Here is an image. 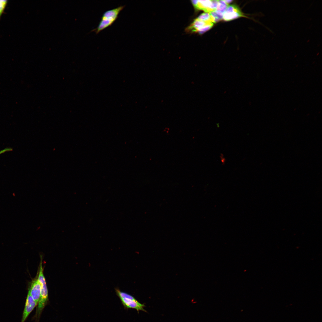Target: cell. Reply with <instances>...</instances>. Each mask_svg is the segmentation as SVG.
<instances>
[{
	"instance_id": "obj_1",
	"label": "cell",
	"mask_w": 322,
	"mask_h": 322,
	"mask_svg": "<svg viewBox=\"0 0 322 322\" xmlns=\"http://www.w3.org/2000/svg\"><path fill=\"white\" fill-rule=\"evenodd\" d=\"M125 6H120L104 12L97 27L91 31L95 32L96 34H97L101 31L111 26L118 18L119 14Z\"/></svg>"
},
{
	"instance_id": "obj_2",
	"label": "cell",
	"mask_w": 322,
	"mask_h": 322,
	"mask_svg": "<svg viewBox=\"0 0 322 322\" xmlns=\"http://www.w3.org/2000/svg\"><path fill=\"white\" fill-rule=\"evenodd\" d=\"M115 291L125 309H134L137 311L138 313L140 311L147 312L144 309V307H145V305L139 302L132 295L122 292L118 288H116Z\"/></svg>"
},
{
	"instance_id": "obj_3",
	"label": "cell",
	"mask_w": 322,
	"mask_h": 322,
	"mask_svg": "<svg viewBox=\"0 0 322 322\" xmlns=\"http://www.w3.org/2000/svg\"><path fill=\"white\" fill-rule=\"evenodd\" d=\"M42 260H41L38 279L41 286V293L38 304L36 313L41 315L48 301V291L43 272Z\"/></svg>"
},
{
	"instance_id": "obj_4",
	"label": "cell",
	"mask_w": 322,
	"mask_h": 322,
	"mask_svg": "<svg viewBox=\"0 0 322 322\" xmlns=\"http://www.w3.org/2000/svg\"><path fill=\"white\" fill-rule=\"evenodd\" d=\"M218 0H192L191 2L196 9L205 12L211 13L216 10Z\"/></svg>"
},
{
	"instance_id": "obj_5",
	"label": "cell",
	"mask_w": 322,
	"mask_h": 322,
	"mask_svg": "<svg viewBox=\"0 0 322 322\" xmlns=\"http://www.w3.org/2000/svg\"><path fill=\"white\" fill-rule=\"evenodd\" d=\"M213 24L212 22L204 21L196 18L188 27L187 29L191 32H197L202 34L211 28Z\"/></svg>"
},
{
	"instance_id": "obj_6",
	"label": "cell",
	"mask_w": 322,
	"mask_h": 322,
	"mask_svg": "<svg viewBox=\"0 0 322 322\" xmlns=\"http://www.w3.org/2000/svg\"><path fill=\"white\" fill-rule=\"evenodd\" d=\"M244 16L239 8L235 5L232 4L228 6L223 13V19L228 21Z\"/></svg>"
},
{
	"instance_id": "obj_7",
	"label": "cell",
	"mask_w": 322,
	"mask_h": 322,
	"mask_svg": "<svg viewBox=\"0 0 322 322\" xmlns=\"http://www.w3.org/2000/svg\"><path fill=\"white\" fill-rule=\"evenodd\" d=\"M37 305V304L34 301L28 291L21 322H25L29 315Z\"/></svg>"
},
{
	"instance_id": "obj_8",
	"label": "cell",
	"mask_w": 322,
	"mask_h": 322,
	"mask_svg": "<svg viewBox=\"0 0 322 322\" xmlns=\"http://www.w3.org/2000/svg\"><path fill=\"white\" fill-rule=\"evenodd\" d=\"M41 290V284L38 278H36L32 281L28 292L37 304L40 297Z\"/></svg>"
},
{
	"instance_id": "obj_9",
	"label": "cell",
	"mask_w": 322,
	"mask_h": 322,
	"mask_svg": "<svg viewBox=\"0 0 322 322\" xmlns=\"http://www.w3.org/2000/svg\"><path fill=\"white\" fill-rule=\"evenodd\" d=\"M197 18L201 20L213 23H215V20L210 13L205 12L200 15Z\"/></svg>"
},
{
	"instance_id": "obj_10",
	"label": "cell",
	"mask_w": 322,
	"mask_h": 322,
	"mask_svg": "<svg viewBox=\"0 0 322 322\" xmlns=\"http://www.w3.org/2000/svg\"><path fill=\"white\" fill-rule=\"evenodd\" d=\"M228 5L229 4L226 3L225 0H218V5L216 10L223 14Z\"/></svg>"
},
{
	"instance_id": "obj_11",
	"label": "cell",
	"mask_w": 322,
	"mask_h": 322,
	"mask_svg": "<svg viewBox=\"0 0 322 322\" xmlns=\"http://www.w3.org/2000/svg\"><path fill=\"white\" fill-rule=\"evenodd\" d=\"M7 3V0H0V18L4 11Z\"/></svg>"
}]
</instances>
